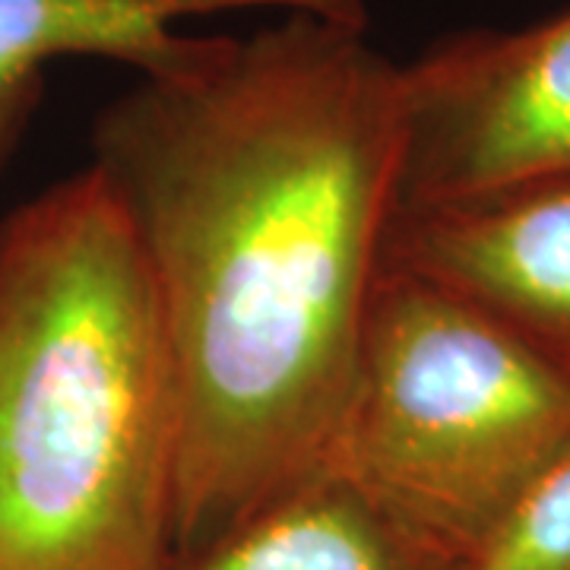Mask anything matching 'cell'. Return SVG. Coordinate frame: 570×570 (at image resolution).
Returning a JSON list of instances; mask_svg holds the SVG:
<instances>
[{
  "mask_svg": "<svg viewBox=\"0 0 570 570\" xmlns=\"http://www.w3.org/2000/svg\"><path fill=\"white\" fill-rule=\"evenodd\" d=\"M89 146L175 371V554L326 469L396 213L403 73L362 26L285 13L190 36Z\"/></svg>",
  "mask_w": 570,
  "mask_h": 570,
  "instance_id": "obj_1",
  "label": "cell"
},
{
  "mask_svg": "<svg viewBox=\"0 0 570 570\" xmlns=\"http://www.w3.org/2000/svg\"><path fill=\"white\" fill-rule=\"evenodd\" d=\"M384 261L453 292L570 381V175L396 209Z\"/></svg>",
  "mask_w": 570,
  "mask_h": 570,
  "instance_id": "obj_5",
  "label": "cell"
},
{
  "mask_svg": "<svg viewBox=\"0 0 570 570\" xmlns=\"http://www.w3.org/2000/svg\"><path fill=\"white\" fill-rule=\"evenodd\" d=\"M178 431L140 245L86 165L0 219V570H163Z\"/></svg>",
  "mask_w": 570,
  "mask_h": 570,
  "instance_id": "obj_2",
  "label": "cell"
},
{
  "mask_svg": "<svg viewBox=\"0 0 570 570\" xmlns=\"http://www.w3.org/2000/svg\"><path fill=\"white\" fill-rule=\"evenodd\" d=\"M570 448V381L453 292L381 261L326 469L460 561Z\"/></svg>",
  "mask_w": 570,
  "mask_h": 570,
  "instance_id": "obj_3",
  "label": "cell"
},
{
  "mask_svg": "<svg viewBox=\"0 0 570 570\" xmlns=\"http://www.w3.org/2000/svg\"><path fill=\"white\" fill-rule=\"evenodd\" d=\"M400 73L396 209L570 175V10L448 36Z\"/></svg>",
  "mask_w": 570,
  "mask_h": 570,
  "instance_id": "obj_4",
  "label": "cell"
},
{
  "mask_svg": "<svg viewBox=\"0 0 570 570\" xmlns=\"http://www.w3.org/2000/svg\"><path fill=\"white\" fill-rule=\"evenodd\" d=\"M453 570H570V448L520 491Z\"/></svg>",
  "mask_w": 570,
  "mask_h": 570,
  "instance_id": "obj_8",
  "label": "cell"
},
{
  "mask_svg": "<svg viewBox=\"0 0 570 570\" xmlns=\"http://www.w3.org/2000/svg\"><path fill=\"white\" fill-rule=\"evenodd\" d=\"M232 10L314 13L367 29L365 0H0V178L39 111L51 63L108 58L146 73L187 48L184 20Z\"/></svg>",
  "mask_w": 570,
  "mask_h": 570,
  "instance_id": "obj_6",
  "label": "cell"
},
{
  "mask_svg": "<svg viewBox=\"0 0 570 570\" xmlns=\"http://www.w3.org/2000/svg\"><path fill=\"white\" fill-rule=\"evenodd\" d=\"M336 472L273 498L163 570H453Z\"/></svg>",
  "mask_w": 570,
  "mask_h": 570,
  "instance_id": "obj_7",
  "label": "cell"
}]
</instances>
